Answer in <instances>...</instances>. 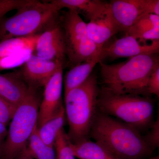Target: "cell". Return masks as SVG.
I'll return each instance as SVG.
<instances>
[{
    "mask_svg": "<svg viewBox=\"0 0 159 159\" xmlns=\"http://www.w3.org/2000/svg\"><path fill=\"white\" fill-rule=\"evenodd\" d=\"M90 137L119 159H146L153 151L140 131L99 110Z\"/></svg>",
    "mask_w": 159,
    "mask_h": 159,
    "instance_id": "cell-1",
    "label": "cell"
},
{
    "mask_svg": "<svg viewBox=\"0 0 159 159\" xmlns=\"http://www.w3.org/2000/svg\"><path fill=\"white\" fill-rule=\"evenodd\" d=\"M99 63L104 84L103 87L119 95L148 96V79L152 72L159 67L157 54H142L115 64Z\"/></svg>",
    "mask_w": 159,
    "mask_h": 159,
    "instance_id": "cell-2",
    "label": "cell"
},
{
    "mask_svg": "<svg viewBox=\"0 0 159 159\" xmlns=\"http://www.w3.org/2000/svg\"><path fill=\"white\" fill-rule=\"evenodd\" d=\"M99 89L97 76L92 73L81 85L65 95V111L69 124L67 134L72 144L89 140L98 111Z\"/></svg>",
    "mask_w": 159,
    "mask_h": 159,
    "instance_id": "cell-3",
    "label": "cell"
},
{
    "mask_svg": "<svg viewBox=\"0 0 159 159\" xmlns=\"http://www.w3.org/2000/svg\"><path fill=\"white\" fill-rule=\"evenodd\" d=\"M98 110L132 125L140 131L152 124L154 105L148 96L116 94L102 87L99 89Z\"/></svg>",
    "mask_w": 159,
    "mask_h": 159,
    "instance_id": "cell-4",
    "label": "cell"
},
{
    "mask_svg": "<svg viewBox=\"0 0 159 159\" xmlns=\"http://www.w3.org/2000/svg\"><path fill=\"white\" fill-rule=\"evenodd\" d=\"M58 13L49 1L29 0L14 15L0 20V41L39 34Z\"/></svg>",
    "mask_w": 159,
    "mask_h": 159,
    "instance_id": "cell-5",
    "label": "cell"
},
{
    "mask_svg": "<svg viewBox=\"0 0 159 159\" xmlns=\"http://www.w3.org/2000/svg\"><path fill=\"white\" fill-rule=\"evenodd\" d=\"M36 91L32 89L17 107L9 123L0 159H12L27 150L30 137L37 126L41 101Z\"/></svg>",
    "mask_w": 159,
    "mask_h": 159,
    "instance_id": "cell-6",
    "label": "cell"
},
{
    "mask_svg": "<svg viewBox=\"0 0 159 159\" xmlns=\"http://www.w3.org/2000/svg\"><path fill=\"white\" fill-rule=\"evenodd\" d=\"M108 3L120 31L125 34L144 13L159 16V0H113Z\"/></svg>",
    "mask_w": 159,
    "mask_h": 159,
    "instance_id": "cell-7",
    "label": "cell"
},
{
    "mask_svg": "<svg viewBox=\"0 0 159 159\" xmlns=\"http://www.w3.org/2000/svg\"><path fill=\"white\" fill-rule=\"evenodd\" d=\"M33 54L44 59L64 62L66 56L64 34L58 15L40 33Z\"/></svg>",
    "mask_w": 159,
    "mask_h": 159,
    "instance_id": "cell-8",
    "label": "cell"
},
{
    "mask_svg": "<svg viewBox=\"0 0 159 159\" xmlns=\"http://www.w3.org/2000/svg\"><path fill=\"white\" fill-rule=\"evenodd\" d=\"M60 19L64 34L66 55L72 65L77 53L89 38L87 24L74 10L66 11Z\"/></svg>",
    "mask_w": 159,
    "mask_h": 159,
    "instance_id": "cell-9",
    "label": "cell"
},
{
    "mask_svg": "<svg viewBox=\"0 0 159 159\" xmlns=\"http://www.w3.org/2000/svg\"><path fill=\"white\" fill-rule=\"evenodd\" d=\"M63 66H60L44 86L43 97L39 110L37 128L57 116L64 107L62 101Z\"/></svg>",
    "mask_w": 159,
    "mask_h": 159,
    "instance_id": "cell-10",
    "label": "cell"
},
{
    "mask_svg": "<svg viewBox=\"0 0 159 159\" xmlns=\"http://www.w3.org/2000/svg\"><path fill=\"white\" fill-rule=\"evenodd\" d=\"M159 51V40L153 41L149 45H142L138 39L130 35H125L108 45L103 46L99 58L100 61L106 58L112 60L121 57L130 58L142 54H157Z\"/></svg>",
    "mask_w": 159,
    "mask_h": 159,
    "instance_id": "cell-11",
    "label": "cell"
},
{
    "mask_svg": "<svg viewBox=\"0 0 159 159\" xmlns=\"http://www.w3.org/2000/svg\"><path fill=\"white\" fill-rule=\"evenodd\" d=\"M64 63L38 57L31 54L20 71L29 88L36 90L44 86Z\"/></svg>",
    "mask_w": 159,
    "mask_h": 159,
    "instance_id": "cell-12",
    "label": "cell"
},
{
    "mask_svg": "<svg viewBox=\"0 0 159 159\" xmlns=\"http://www.w3.org/2000/svg\"><path fill=\"white\" fill-rule=\"evenodd\" d=\"M89 37L93 41L99 51L112 36L120 31L110 9L109 3L102 11L87 24Z\"/></svg>",
    "mask_w": 159,
    "mask_h": 159,
    "instance_id": "cell-13",
    "label": "cell"
},
{
    "mask_svg": "<svg viewBox=\"0 0 159 159\" xmlns=\"http://www.w3.org/2000/svg\"><path fill=\"white\" fill-rule=\"evenodd\" d=\"M31 89L20 71L0 74V97L16 107L26 99Z\"/></svg>",
    "mask_w": 159,
    "mask_h": 159,
    "instance_id": "cell-14",
    "label": "cell"
},
{
    "mask_svg": "<svg viewBox=\"0 0 159 159\" xmlns=\"http://www.w3.org/2000/svg\"><path fill=\"white\" fill-rule=\"evenodd\" d=\"M49 2L57 12L63 8L81 13L90 20L102 11L108 4L99 0H53Z\"/></svg>",
    "mask_w": 159,
    "mask_h": 159,
    "instance_id": "cell-15",
    "label": "cell"
},
{
    "mask_svg": "<svg viewBox=\"0 0 159 159\" xmlns=\"http://www.w3.org/2000/svg\"><path fill=\"white\" fill-rule=\"evenodd\" d=\"M75 157L79 159H119L105 147L89 139L72 144L70 142Z\"/></svg>",
    "mask_w": 159,
    "mask_h": 159,
    "instance_id": "cell-16",
    "label": "cell"
},
{
    "mask_svg": "<svg viewBox=\"0 0 159 159\" xmlns=\"http://www.w3.org/2000/svg\"><path fill=\"white\" fill-rule=\"evenodd\" d=\"M99 61V58L85 61L74 66L67 72L64 79L65 95L85 82Z\"/></svg>",
    "mask_w": 159,
    "mask_h": 159,
    "instance_id": "cell-17",
    "label": "cell"
},
{
    "mask_svg": "<svg viewBox=\"0 0 159 159\" xmlns=\"http://www.w3.org/2000/svg\"><path fill=\"white\" fill-rule=\"evenodd\" d=\"M39 34L27 37L11 38L0 41V58L22 51H34Z\"/></svg>",
    "mask_w": 159,
    "mask_h": 159,
    "instance_id": "cell-18",
    "label": "cell"
},
{
    "mask_svg": "<svg viewBox=\"0 0 159 159\" xmlns=\"http://www.w3.org/2000/svg\"><path fill=\"white\" fill-rule=\"evenodd\" d=\"M66 119L64 107L57 116L47 121L39 128H37L39 136L45 144L54 147L57 134L61 129L63 128Z\"/></svg>",
    "mask_w": 159,
    "mask_h": 159,
    "instance_id": "cell-19",
    "label": "cell"
},
{
    "mask_svg": "<svg viewBox=\"0 0 159 159\" xmlns=\"http://www.w3.org/2000/svg\"><path fill=\"white\" fill-rule=\"evenodd\" d=\"M27 149L33 159H56L54 147L43 142L38 134L37 126L30 137Z\"/></svg>",
    "mask_w": 159,
    "mask_h": 159,
    "instance_id": "cell-20",
    "label": "cell"
},
{
    "mask_svg": "<svg viewBox=\"0 0 159 159\" xmlns=\"http://www.w3.org/2000/svg\"><path fill=\"white\" fill-rule=\"evenodd\" d=\"M159 26V16L145 13L142 15L129 28L125 35L138 39L145 32Z\"/></svg>",
    "mask_w": 159,
    "mask_h": 159,
    "instance_id": "cell-21",
    "label": "cell"
},
{
    "mask_svg": "<svg viewBox=\"0 0 159 159\" xmlns=\"http://www.w3.org/2000/svg\"><path fill=\"white\" fill-rule=\"evenodd\" d=\"M56 159H76L64 128L57 134L54 145Z\"/></svg>",
    "mask_w": 159,
    "mask_h": 159,
    "instance_id": "cell-22",
    "label": "cell"
},
{
    "mask_svg": "<svg viewBox=\"0 0 159 159\" xmlns=\"http://www.w3.org/2000/svg\"><path fill=\"white\" fill-rule=\"evenodd\" d=\"M17 107L0 97V122L6 126L11 122Z\"/></svg>",
    "mask_w": 159,
    "mask_h": 159,
    "instance_id": "cell-23",
    "label": "cell"
},
{
    "mask_svg": "<svg viewBox=\"0 0 159 159\" xmlns=\"http://www.w3.org/2000/svg\"><path fill=\"white\" fill-rule=\"evenodd\" d=\"M144 137L147 145L154 151L159 146V119H157L151 125L150 129Z\"/></svg>",
    "mask_w": 159,
    "mask_h": 159,
    "instance_id": "cell-24",
    "label": "cell"
},
{
    "mask_svg": "<svg viewBox=\"0 0 159 159\" xmlns=\"http://www.w3.org/2000/svg\"><path fill=\"white\" fill-rule=\"evenodd\" d=\"M29 2V0H0V20L9 11L17 10Z\"/></svg>",
    "mask_w": 159,
    "mask_h": 159,
    "instance_id": "cell-25",
    "label": "cell"
},
{
    "mask_svg": "<svg viewBox=\"0 0 159 159\" xmlns=\"http://www.w3.org/2000/svg\"><path fill=\"white\" fill-rule=\"evenodd\" d=\"M147 89L148 94H153L159 97V67L151 74L147 83Z\"/></svg>",
    "mask_w": 159,
    "mask_h": 159,
    "instance_id": "cell-26",
    "label": "cell"
},
{
    "mask_svg": "<svg viewBox=\"0 0 159 159\" xmlns=\"http://www.w3.org/2000/svg\"><path fill=\"white\" fill-rule=\"evenodd\" d=\"M140 41L144 42L145 40H150L153 41L159 40V26L155 27L142 34L139 39Z\"/></svg>",
    "mask_w": 159,
    "mask_h": 159,
    "instance_id": "cell-27",
    "label": "cell"
},
{
    "mask_svg": "<svg viewBox=\"0 0 159 159\" xmlns=\"http://www.w3.org/2000/svg\"><path fill=\"white\" fill-rule=\"evenodd\" d=\"M8 134L7 126L0 122V155L1 151Z\"/></svg>",
    "mask_w": 159,
    "mask_h": 159,
    "instance_id": "cell-28",
    "label": "cell"
},
{
    "mask_svg": "<svg viewBox=\"0 0 159 159\" xmlns=\"http://www.w3.org/2000/svg\"><path fill=\"white\" fill-rule=\"evenodd\" d=\"M12 159H33V158L29 153L28 149H27Z\"/></svg>",
    "mask_w": 159,
    "mask_h": 159,
    "instance_id": "cell-29",
    "label": "cell"
},
{
    "mask_svg": "<svg viewBox=\"0 0 159 159\" xmlns=\"http://www.w3.org/2000/svg\"><path fill=\"white\" fill-rule=\"evenodd\" d=\"M146 159H159V157L158 156L153 157L150 158H147Z\"/></svg>",
    "mask_w": 159,
    "mask_h": 159,
    "instance_id": "cell-30",
    "label": "cell"
}]
</instances>
